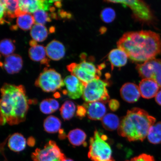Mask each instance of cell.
Wrapping results in <instances>:
<instances>
[{
	"instance_id": "cell-1",
	"label": "cell",
	"mask_w": 161,
	"mask_h": 161,
	"mask_svg": "<svg viewBox=\"0 0 161 161\" xmlns=\"http://www.w3.org/2000/svg\"><path fill=\"white\" fill-rule=\"evenodd\" d=\"M117 45L131 60L136 62H144L153 59L161 52L160 36L150 30L126 33Z\"/></svg>"
},
{
	"instance_id": "cell-2",
	"label": "cell",
	"mask_w": 161,
	"mask_h": 161,
	"mask_svg": "<svg viewBox=\"0 0 161 161\" xmlns=\"http://www.w3.org/2000/svg\"><path fill=\"white\" fill-rule=\"evenodd\" d=\"M1 92V125H16L25 121L29 108L25 87L5 83Z\"/></svg>"
},
{
	"instance_id": "cell-3",
	"label": "cell",
	"mask_w": 161,
	"mask_h": 161,
	"mask_svg": "<svg viewBox=\"0 0 161 161\" xmlns=\"http://www.w3.org/2000/svg\"><path fill=\"white\" fill-rule=\"evenodd\" d=\"M156 119L143 109L134 108L128 110L120 121L118 133L130 142L143 141L147 136Z\"/></svg>"
},
{
	"instance_id": "cell-4",
	"label": "cell",
	"mask_w": 161,
	"mask_h": 161,
	"mask_svg": "<svg viewBox=\"0 0 161 161\" xmlns=\"http://www.w3.org/2000/svg\"><path fill=\"white\" fill-rule=\"evenodd\" d=\"M107 136L96 130L90 140L88 157L92 161H114Z\"/></svg>"
},
{
	"instance_id": "cell-5",
	"label": "cell",
	"mask_w": 161,
	"mask_h": 161,
	"mask_svg": "<svg viewBox=\"0 0 161 161\" xmlns=\"http://www.w3.org/2000/svg\"><path fill=\"white\" fill-rule=\"evenodd\" d=\"M69 71L85 84L95 79H100L101 72L94 64L83 60L79 64L72 63L67 66Z\"/></svg>"
},
{
	"instance_id": "cell-6",
	"label": "cell",
	"mask_w": 161,
	"mask_h": 161,
	"mask_svg": "<svg viewBox=\"0 0 161 161\" xmlns=\"http://www.w3.org/2000/svg\"><path fill=\"white\" fill-rule=\"evenodd\" d=\"M108 82L100 79H95L88 83L85 86L82 97L86 103L101 102L107 103L109 101L107 87Z\"/></svg>"
},
{
	"instance_id": "cell-7",
	"label": "cell",
	"mask_w": 161,
	"mask_h": 161,
	"mask_svg": "<svg viewBox=\"0 0 161 161\" xmlns=\"http://www.w3.org/2000/svg\"><path fill=\"white\" fill-rule=\"evenodd\" d=\"M35 85L44 92H53L65 85L60 74L55 70L45 68L36 80Z\"/></svg>"
},
{
	"instance_id": "cell-8",
	"label": "cell",
	"mask_w": 161,
	"mask_h": 161,
	"mask_svg": "<svg viewBox=\"0 0 161 161\" xmlns=\"http://www.w3.org/2000/svg\"><path fill=\"white\" fill-rule=\"evenodd\" d=\"M31 158L33 161H63L66 158L56 143L52 140L43 148L36 149Z\"/></svg>"
},
{
	"instance_id": "cell-9",
	"label": "cell",
	"mask_w": 161,
	"mask_h": 161,
	"mask_svg": "<svg viewBox=\"0 0 161 161\" xmlns=\"http://www.w3.org/2000/svg\"><path fill=\"white\" fill-rule=\"evenodd\" d=\"M107 3H119L132 10L135 18L139 21L149 23L153 19L152 11L147 4L142 1H106Z\"/></svg>"
},
{
	"instance_id": "cell-10",
	"label": "cell",
	"mask_w": 161,
	"mask_h": 161,
	"mask_svg": "<svg viewBox=\"0 0 161 161\" xmlns=\"http://www.w3.org/2000/svg\"><path fill=\"white\" fill-rule=\"evenodd\" d=\"M136 69L141 77L153 80L161 88V60L155 58L138 64Z\"/></svg>"
},
{
	"instance_id": "cell-11",
	"label": "cell",
	"mask_w": 161,
	"mask_h": 161,
	"mask_svg": "<svg viewBox=\"0 0 161 161\" xmlns=\"http://www.w3.org/2000/svg\"><path fill=\"white\" fill-rule=\"evenodd\" d=\"M55 1L43 0H20L19 1V9L22 14H33L39 9L46 11L50 10L53 12L55 9L52 6Z\"/></svg>"
},
{
	"instance_id": "cell-12",
	"label": "cell",
	"mask_w": 161,
	"mask_h": 161,
	"mask_svg": "<svg viewBox=\"0 0 161 161\" xmlns=\"http://www.w3.org/2000/svg\"><path fill=\"white\" fill-rule=\"evenodd\" d=\"M64 81L66 88L65 94L70 98L76 99L83 95L86 86L75 76L68 75L65 78Z\"/></svg>"
},
{
	"instance_id": "cell-13",
	"label": "cell",
	"mask_w": 161,
	"mask_h": 161,
	"mask_svg": "<svg viewBox=\"0 0 161 161\" xmlns=\"http://www.w3.org/2000/svg\"><path fill=\"white\" fill-rule=\"evenodd\" d=\"M120 94L123 99L130 103L137 101L141 96L139 86L131 82L123 85L120 90Z\"/></svg>"
},
{
	"instance_id": "cell-14",
	"label": "cell",
	"mask_w": 161,
	"mask_h": 161,
	"mask_svg": "<svg viewBox=\"0 0 161 161\" xmlns=\"http://www.w3.org/2000/svg\"><path fill=\"white\" fill-rule=\"evenodd\" d=\"M83 106L86 108V114L90 119L100 120L102 119L105 115L106 108L102 102L86 103Z\"/></svg>"
},
{
	"instance_id": "cell-15",
	"label": "cell",
	"mask_w": 161,
	"mask_h": 161,
	"mask_svg": "<svg viewBox=\"0 0 161 161\" xmlns=\"http://www.w3.org/2000/svg\"><path fill=\"white\" fill-rule=\"evenodd\" d=\"M159 87L158 84L151 78L143 79L139 86L141 95L146 99H150L156 96Z\"/></svg>"
},
{
	"instance_id": "cell-16",
	"label": "cell",
	"mask_w": 161,
	"mask_h": 161,
	"mask_svg": "<svg viewBox=\"0 0 161 161\" xmlns=\"http://www.w3.org/2000/svg\"><path fill=\"white\" fill-rule=\"evenodd\" d=\"M46 50L47 57L53 60H60L65 55V46L58 40H53L50 42L46 46Z\"/></svg>"
},
{
	"instance_id": "cell-17",
	"label": "cell",
	"mask_w": 161,
	"mask_h": 161,
	"mask_svg": "<svg viewBox=\"0 0 161 161\" xmlns=\"http://www.w3.org/2000/svg\"><path fill=\"white\" fill-rule=\"evenodd\" d=\"M23 65V59L21 56L15 54L7 56L3 64L4 69L10 74L19 72L22 69Z\"/></svg>"
},
{
	"instance_id": "cell-18",
	"label": "cell",
	"mask_w": 161,
	"mask_h": 161,
	"mask_svg": "<svg viewBox=\"0 0 161 161\" xmlns=\"http://www.w3.org/2000/svg\"><path fill=\"white\" fill-rule=\"evenodd\" d=\"M128 57L123 50L117 48L113 49L108 54V58L112 67H121L126 65Z\"/></svg>"
},
{
	"instance_id": "cell-19",
	"label": "cell",
	"mask_w": 161,
	"mask_h": 161,
	"mask_svg": "<svg viewBox=\"0 0 161 161\" xmlns=\"http://www.w3.org/2000/svg\"><path fill=\"white\" fill-rule=\"evenodd\" d=\"M29 54L30 59L34 61L40 62L42 64L48 63L46 47L43 45L37 44L31 46L29 50Z\"/></svg>"
},
{
	"instance_id": "cell-20",
	"label": "cell",
	"mask_w": 161,
	"mask_h": 161,
	"mask_svg": "<svg viewBox=\"0 0 161 161\" xmlns=\"http://www.w3.org/2000/svg\"><path fill=\"white\" fill-rule=\"evenodd\" d=\"M26 140L23 135L16 133L10 136L8 141V146L14 152H19L25 148Z\"/></svg>"
},
{
	"instance_id": "cell-21",
	"label": "cell",
	"mask_w": 161,
	"mask_h": 161,
	"mask_svg": "<svg viewBox=\"0 0 161 161\" xmlns=\"http://www.w3.org/2000/svg\"><path fill=\"white\" fill-rule=\"evenodd\" d=\"M2 1L5 7L4 17L7 16L9 18L14 19L21 14L19 9V1L3 0Z\"/></svg>"
},
{
	"instance_id": "cell-22",
	"label": "cell",
	"mask_w": 161,
	"mask_h": 161,
	"mask_svg": "<svg viewBox=\"0 0 161 161\" xmlns=\"http://www.w3.org/2000/svg\"><path fill=\"white\" fill-rule=\"evenodd\" d=\"M48 30L43 25L35 24L30 30V35L33 40L36 42H42L47 38Z\"/></svg>"
},
{
	"instance_id": "cell-23",
	"label": "cell",
	"mask_w": 161,
	"mask_h": 161,
	"mask_svg": "<svg viewBox=\"0 0 161 161\" xmlns=\"http://www.w3.org/2000/svg\"><path fill=\"white\" fill-rule=\"evenodd\" d=\"M67 137L69 142L74 146H79L86 144V134L83 130L80 129H75L70 131Z\"/></svg>"
},
{
	"instance_id": "cell-24",
	"label": "cell",
	"mask_w": 161,
	"mask_h": 161,
	"mask_svg": "<svg viewBox=\"0 0 161 161\" xmlns=\"http://www.w3.org/2000/svg\"><path fill=\"white\" fill-rule=\"evenodd\" d=\"M43 126L46 132L49 133H55L60 132L61 127V122L56 117L50 116L44 120Z\"/></svg>"
},
{
	"instance_id": "cell-25",
	"label": "cell",
	"mask_w": 161,
	"mask_h": 161,
	"mask_svg": "<svg viewBox=\"0 0 161 161\" xmlns=\"http://www.w3.org/2000/svg\"><path fill=\"white\" fill-rule=\"evenodd\" d=\"M120 122L117 116L110 113L106 114L102 119L103 127L107 130L109 131L114 130L118 128Z\"/></svg>"
},
{
	"instance_id": "cell-26",
	"label": "cell",
	"mask_w": 161,
	"mask_h": 161,
	"mask_svg": "<svg viewBox=\"0 0 161 161\" xmlns=\"http://www.w3.org/2000/svg\"><path fill=\"white\" fill-rule=\"evenodd\" d=\"M17 18V25L20 29L23 30H31L35 24L33 16L31 14H21Z\"/></svg>"
},
{
	"instance_id": "cell-27",
	"label": "cell",
	"mask_w": 161,
	"mask_h": 161,
	"mask_svg": "<svg viewBox=\"0 0 161 161\" xmlns=\"http://www.w3.org/2000/svg\"><path fill=\"white\" fill-rule=\"evenodd\" d=\"M76 110V106L73 102L66 101L62 104L60 109V114L64 120L71 119L74 116Z\"/></svg>"
},
{
	"instance_id": "cell-28",
	"label": "cell",
	"mask_w": 161,
	"mask_h": 161,
	"mask_svg": "<svg viewBox=\"0 0 161 161\" xmlns=\"http://www.w3.org/2000/svg\"><path fill=\"white\" fill-rule=\"evenodd\" d=\"M149 142L153 144L161 143V122L153 125L150 128L147 135Z\"/></svg>"
},
{
	"instance_id": "cell-29",
	"label": "cell",
	"mask_w": 161,
	"mask_h": 161,
	"mask_svg": "<svg viewBox=\"0 0 161 161\" xmlns=\"http://www.w3.org/2000/svg\"><path fill=\"white\" fill-rule=\"evenodd\" d=\"M15 49L14 44L11 39H6L1 42L0 51L2 55L6 57L13 54Z\"/></svg>"
},
{
	"instance_id": "cell-30",
	"label": "cell",
	"mask_w": 161,
	"mask_h": 161,
	"mask_svg": "<svg viewBox=\"0 0 161 161\" xmlns=\"http://www.w3.org/2000/svg\"><path fill=\"white\" fill-rule=\"evenodd\" d=\"M35 24L44 25L45 24L51 21L50 15L45 10L39 9L33 14Z\"/></svg>"
},
{
	"instance_id": "cell-31",
	"label": "cell",
	"mask_w": 161,
	"mask_h": 161,
	"mask_svg": "<svg viewBox=\"0 0 161 161\" xmlns=\"http://www.w3.org/2000/svg\"><path fill=\"white\" fill-rule=\"evenodd\" d=\"M116 15L115 11L110 8H105L100 14V17L102 21L107 23L113 21L115 19Z\"/></svg>"
},
{
	"instance_id": "cell-32",
	"label": "cell",
	"mask_w": 161,
	"mask_h": 161,
	"mask_svg": "<svg viewBox=\"0 0 161 161\" xmlns=\"http://www.w3.org/2000/svg\"><path fill=\"white\" fill-rule=\"evenodd\" d=\"M40 109L44 114H50L53 113L48 98L43 100L40 103Z\"/></svg>"
},
{
	"instance_id": "cell-33",
	"label": "cell",
	"mask_w": 161,
	"mask_h": 161,
	"mask_svg": "<svg viewBox=\"0 0 161 161\" xmlns=\"http://www.w3.org/2000/svg\"><path fill=\"white\" fill-rule=\"evenodd\" d=\"M125 161H155L153 156L146 154H142L135 157L130 160Z\"/></svg>"
},
{
	"instance_id": "cell-34",
	"label": "cell",
	"mask_w": 161,
	"mask_h": 161,
	"mask_svg": "<svg viewBox=\"0 0 161 161\" xmlns=\"http://www.w3.org/2000/svg\"><path fill=\"white\" fill-rule=\"evenodd\" d=\"M108 106L111 110L115 112L119 108V103L117 100L112 99L108 102Z\"/></svg>"
},
{
	"instance_id": "cell-35",
	"label": "cell",
	"mask_w": 161,
	"mask_h": 161,
	"mask_svg": "<svg viewBox=\"0 0 161 161\" xmlns=\"http://www.w3.org/2000/svg\"><path fill=\"white\" fill-rule=\"evenodd\" d=\"M86 114V108L83 105L78 106L76 111V115L80 118H83Z\"/></svg>"
},
{
	"instance_id": "cell-36",
	"label": "cell",
	"mask_w": 161,
	"mask_h": 161,
	"mask_svg": "<svg viewBox=\"0 0 161 161\" xmlns=\"http://www.w3.org/2000/svg\"><path fill=\"white\" fill-rule=\"evenodd\" d=\"M50 104H51L52 110L53 112L56 111L59 107V104L57 100L53 98H48Z\"/></svg>"
},
{
	"instance_id": "cell-37",
	"label": "cell",
	"mask_w": 161,
	"mask_h": 161,
	"mask_svg": "<svg viewBox=\"0 0 161 161\" xmlns=\"http://www.w3.org/2000/svg\"><path fill=\"white\" fill-rule=\"evenodd\" d=\"M155 97L156 102L159 105L161 106V90L158 92Z\"/></svg>"
},
{
	"instance_id": "cell-38",
	"label": "cell",
	"mask_w": 161,
	"mask_h": 161,
	"mask_svg": "<svg viewBox=\"0 0 161 161\" xmlns=\"http://www.w3.org/2000/svg\"><path fill=\"white\" fill-rule=\"evenodd\" d=\"M35 143V141L33 138H30L28 140V144L30 146H33Z\"/></svg>"
},
{
	"instance_id": "cell-39",
	"label": "cell",
	"mask_w": 161,
	"mask_h": 161,
	"mask_svg": "<svg viewBox=\"0 0 161 161\" xmlns=\"http://www.w3.org/2000/svg\"><path fill=\"white\" fill-rule=\"evenodd\" d=\"M63 161H74L73 160L71 159L70 158H66L65 160H64Z\"/></svg>"
}]
</instances>
